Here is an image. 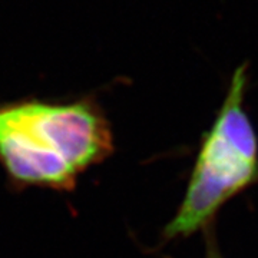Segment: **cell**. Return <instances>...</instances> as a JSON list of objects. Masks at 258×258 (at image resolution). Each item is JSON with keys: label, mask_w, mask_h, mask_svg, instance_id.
Instances as JSON below:
<instances>
[{"label": "cell", "mask_w": 258, "mask_h": 258, "mask_svg": "<svg viewBox=\"0 0 258 258\" xmlns=\"http://www.w3.org/2000/svg\"><path fill=\"white\" fill-rule=\"evenodd\" d=\"M207 258H222L221 254H220V251L217 249V247H215V244H214V242H210V245H208Z\"/></svg>", "instance_id": "3"}, {"label": "cell", "mask_w": 258, "mask_h": 258, "mask_svg": "<svg viewBox=\"0 0 258 258\" xmlns=\"http://www.w3.org/2000/svg\"><path fill=\"white\" fill-rule=\"evenodd\" d=\"M252 182L225 169L195 161L192 175L175 217L164 230V238L172 240L201 230L220 207Z\"/></svg>", "instance_id": "2"}, {"label": "cell", "mask_w": 258, "mask_h": 258, "mask_svg": "<svg viewBox=\"0 0 258 258\" xmlns=\"http://www.w3.org/2000/svg\"><path fill=\"white\" fill-rule=\"evenodd\" d=\"M112 149L109 125L89 103L28 102L0 111V161L22 184L68 189Z\"/></svg>", "instance_id": "1"}]
</instances>
